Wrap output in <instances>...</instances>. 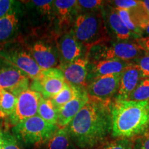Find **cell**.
Segmentation results:
<instances>
[{"instance_id": "1", "label": "cell", "mask_w": 149, "mask_h": 149, "mask_svg": "<svg viewBox=\"0 0 149 149\" xmlns=\"http://www.w3.org/2000/svg\"><path fill=\"white\" fill-rule=\"evenodd\" d=\"M112 102L89 96L88 102L67 126L70 139L78 148H94L112 133Z\"/></svg>"}, {"instance_id": "2", "label": "cell", "mask_w": 149, "mask_h": 149, "mask_svg": "<svg viewBox=\"0 0 149 149\" xmlns=\"http://www.w3.org/2000/svg\"><path fill=\"white\" fill-rule=\"evenodd\" d=\"M111 116L113 137L137 138L149 130V100H113Z\"/></svg>"}, {"instance_id": "3", "label": "cell", "mask_w": 149, "mask_h": 149, "mask_svg": "<svg viewBox=\"0 0 149 149\" xmlns=\"http://www.w3.org/2000/svg\"><path fill=\"white\" fill-rule=\"evenodd\" d=\"M72 30L78 42L88 51L97 44L111 40L102 10L79 13Z\"/></svg>"}, {"instance_id": "4", "label": "cell", "mask_w": 149, "mask_h": 149, "mask_svg": "<svg viewBox=\"0 0 149 149\" xmlns=\"http://www.w3.org/2000/svg\"><path fill=\"white\" fill-rule=\"evenodd\" d=\"M146 52L137 40H109L89 49L86 53L89 63L96 61L120 59L133 61L144 55Z\"/></svg>"}, {"instance_id": "5", "label": "cell", "mask_w": 149, "mask_h": 149, "mask_svg": "<svg viewBox=\"0 0 149 149\" xmlns=\"http://www.w3.org/2000/svg\"><path fill=\"white\" fill-rule=\"evenodd\" d=\"M58 128L35 115L12 127V133L26 146L40 147L47 144Z\"/></svg>"}, {"instance_id": "6", "label": "cell", "mask_w": 149, "mask_h": 149, "mask_svg": "<svg viewBox=\"0 0 149 149\" xmlns=\"http://www.w3.org/2000/svg\"><path fill=\"white\" fill-rule=\"evenodd\" d=\"M0 57L8 61L32 81L38 79L43 70L37 65L29 50L22 47L7 48L0 51Z\"/></svg>"}, {"instance_id": "7", "label": "cell", "mask_w": 149, "mask_h": 149, "mask_svg": "<svg viewBox=\"0 0 149 149\" xmlns=\"http://www.w3.org/2000/svg\"><path fill=\"white\" fill-rule=\"evenodd\" d=\"M65 83L62 70L53 68L43 70L40 77L32 81L30 88L40 93L43 98L52 99L62 90Z\"/></svg>"}, {"instance_id": "8", "label": "cell", "mask_w": 149, "mask_h": 149, "mask_svg": "<svg viewBox=\"0 0 149 149\" xmlns=\"http://www.w3.org/2000/svg\"><path fill=\"white\" fill-rule=\"evenodd\" d=\"M41 98L42 96L40 93L30 88L22 91L17 97L13 113L6 120L7 124L13 127L24 120L37 115Z\"/></svg>"}, {"instance_id": "9", "label": "cell", "mask_w": 149, "mask_h": 149, "mask_svg": "<svg viewBox=\"0 0 149 149\" xmlns=\"http://www.w3.org/2000/svg\"><path fill=\"white\" fill-rule=\"evenodd\" d=\"M30 79L8 61L0 57V88L18 96L30 88Z\"/></svg>"}, {"instance_id": "10", "label": "cell", "mask_w": 149, "mask_h": 149, "mask_svg": "<svg viewBox=\"0 0 149 149\" xmlns=\"http://www.w3.org/2000/svg\"><path fill=\"white\" fill-rule=\"evenodd\" d=\"M105 25L111 40L117 41H133L138 37L124 25L116 9L107 3L102 9Z\"/></svg>"}, {"instance_id": "11", "label": "cell", "mask_w": 149, "mask_h": 149, "mask_svg": "<svg viewBox=\"0 0 149 149\" xmlns=\"http://www.w3.org/2000/svg\"><path fill=\"white\" fill-rule=\"evenodd\" d=\"M29 51L42 70L59 67L60 61L57 46H54L46 41L38 40L30 46Z\"/></svg>"}, {"instance_id": "12", "label": "cell", "mask_w": 149, "mask_h": 149, "mask_svg": "<svg viewBox=\"0 0 149 149\" xmlns=\"http://www.w3.org/2000/svg\"><path fill=\"white\" fill-rule=\"evenodd\" d=\"M59 68L62 70L66 82L77 88L86 89L89 74V61L86 55Z\"/></svg>"}, {"instance_id": "13", "label": "cell", "mask_w": 149, "mask_h": 149, "mask_svg": "<svg viewBox=\"0 0 149 149\" xmlns=\"http://www.w3.org/2000/svg\"><path fill=\"white\" fill-rule=\"evenodd\" d=\"M120 75L103 76L91 80L86 88L88 95L102 100H112L118 91Z\"/></svg>"}, {"instance_id": "14", "label": "cell", "mask_w": 149, "mask_h": 149, "mask_svg": "<svg viewBox=\"0 0 149 149\" xmlns=\"http://www.w3.org/2000/svg\"><path fill=\"white\" fill-rule=\"evenodd\" d=\"M60 65L65 66L82 56V46L78 42L71 29L59 37L57 42Z\"/></svg>"}, {"instance_id": "15", "label": "cell", "mask_w": 149, "mask_h": 149, "mask_svg": "<svg viewBox=\"0 0 149 149\" xmlns=\"http://www.w3.org/2000/svg\"><path fill=\"white\" fill-rule=\"evenodd\" d=\"M88 99L89 95L86 89L78 88L75 96L59 109L57 126L59 128H64L68 126L88 102Z\"/></svg>"}, {"instance_id": "16", "label": "cell", "mask_w": 149, "mask_h": 149, "mask_svg": "<svg viewBox=\"0 0 149 149\" xmlns=\"http://www.w3.org/2000/svg\"><path fill=\"white\" fill-rule=\"evenodd\" d=\"M133 61L110 59L89 63L88 83L95 78L107 75L119 74L128 68Z\"/></svg>"}, {"instance_id": "17", "label": "cell", "mask_w": 149, "mask_h": 149, "mask_svg": "<svg viewBox=\"0 0 149 149\" xmlns=\"http://www.w3.org/2000/svg\"><path fill=\"white\" fill-rule=\"evenodd\" d=\"M142 79L139 69L133 62L121 73L120 86L114 100H128Z\"/></svg>"}, {"instance_id": "18", "label": "cell", "mask_w": 149, "mask_h": 149, "mask_svg": "<svg viewBox=\"0 0 149 149\" xmlns=\"http://www.w3.org/2000/svg\"><path fill=\"white\" fill-rule=\"evenodd\" d=\"M53 3L55 16L58 20L59 26L66 29L78 15L77 0H56Z\"/></svg>"}, {"instance_id": "19", "label": "cell", "mask_w": 149, "mask_h": 149, "mask_svg": "<svg viewBox=\"0 0 149 149\" xmlns=\"http://www.w3.org/2000/svg\"><path fill=\"white\" fill-rule=\"evenodd\" d=\"M19 19L16 11L13 10L0 19V42L10 39L18 28Z\"/></svg>"}, {"instance_id": "20", "label": "cell", "mask_w": 149, "mask_h": 149, "mask_svg": "<svg viewBox=\"0 0 149 149\" xmlns=\"http://www.w3.org/2000/svg\"><path fill=\"white\" fill-rule=\"evenodd\" d=\"M37 115L46 122L57 125L59 110L54 105L51 99H45L42 97L37 109Z\"/></svg>"}, {"instance_id": "21", "label": "cell", "mask_w": 149, "mask_h": 149, "mask_svg": "<svg viewBox=\"0 0 149 149\" xmlns=\"http://www.w3.org/2000/svg\"><path fill=\"white\" fill-rule=\"evenodd\" d=\"M17 97L10 91L1 89L0 95V118L7 120L15 109Z\"/></svg>"}, {"instance_id": "22", "label": "cell", "mask_w": 149, "mask_h": 149, "mask_svg": "<svg viewBox=\"0 0 149 149\" xmlns=\"http://www.w3.org/2000/svg\"><path fill=\"white\" fill-rule=\"evenodd\" d=\"M70 137L67 126L59 128L46 144V149H68Z\"/></svg>"}, {"instance_id": "23", "label": "cell", "mask_w": 149, "mask_h": 149, "mask_svg": "<svg viewBox=\"0 0 149 149\" xmlns=\"http://www.w3.org/2000/svg\"><path fill=\"white\" fill-rule=\"evenodd\" d=\"M78 88L70 85L68 82L65 83L64 88L58 94L51 99L52 102L57 109H61L63 106L70 102L75 96Z\"/></svg>"}, {"instance_id": "24", "label": "cell", "mask_w": 149, "mask_h": 149, "mask_svg": "<svg viewBox=\"0 0 149 149\" xmlns=\"http://www.w3.org/2000/svg\"><path fill=\"white\" fill-rule=\"evenodd\" d=\"M116 9L117 13L120 15L121 19L124 25L128 28L130 31L135 34L139 39L141 38V32L139 27L137 26V22L132 10H123V9ZM138 39V40H139Z\"/></svg>"}, {"instance_id": "25", "label": "cell", "mask_w": 149, "mask_h": 149, "mask_svg": "<svg viewBox=\"0 0 149 149\" xmlns=\"http://www.w3.org/2000/svg\"><path fill=\"white\" fill-rule=\"evenodd\" d=\"M128 100L137 102L149 100V79L144 78L141 79Z\"/></svg>"}, {"instance_id": "26", "label": "cell", "mask_w": 149, "mask_h": 149, "mask_svg": "<svg viewBox=\"0 0 149 149\" xmlns=\"http://www.w3.org/2000/svg\"><path fill=\"white\" fill-rule=\"evenodd\" d=\"M106 4L107 1L102 0H77L78 14L102 10Z\"/></svg>"}, {"instance_id": "27", "label": "cell", "mask_w": 149, "mask_h": 149, "mask_svg": "<svg viewBox=\"0 0 149 149\" xmlns=\"http://www.w3.org/2000/svg\"><path fill=\"white\" fill-rule=\"evenodd\" d=\"M53 1L51 0H33L31 3L42 16L51 19L53 17H55Z\"/></svg>"}, {"instance_id": "28", "label": "cell", "mask_w": 149, "mask_h": 149, "mask_svg": "<svg viewBox=\"0 0 149 149\" xmlns=\"http://www.w3.org/2000/svg\"><path fill=\"white\" fill-rule=\"evenodd\" d=\"M107 3L111 6L117 9L133 10L140 6L141 1L137 0H115L107 1Z\"/></svg>"}, {"instance_id": "29", "label": "cell", "mask_w": 149, "mask_h": 149, "mask_svg": "<svg viewBox=\"0 0 149 149\" xmlns=\"http://www.w3.org/2000/svg\"><path fill=\"white\" fill-rule=\"evenodd\" d=\"M101 149H134L133 139L120 138L106 144Z\"/></svg>"}, {"instance_id": "30", "label": "cell", "mask_w": 149, "mask_h": 149, "mask_svg": "<svg viewBox=\"0 0 149 149\" xmlns=\"http://www.w3.org/2000/svg\"><path fill=\"white\" fill-rule=\"evenodd\" d=\"M3 149H23L19 141L13 133L8 131H3Z\"/></svg>"}, {"instance_id": "31", "label": "cell", "mask_w": 149, "mask_h": 149, "mask_svg": "<svg viewBox=\"0 0 149 149\" xmlns=\"http://www.w3.org/2000/svg\"><path fill=\"white\" fill-rule=\"evenodd\" d=\"M133 62L139 69L143 79H149V55L145 54L144 55L134 60Z\"/></svg>"}, {"instance_id": "32", "label": "cell", "mask_w": 149, "mask_h": 149, "mask_svg": "<svg viewBox=\"0 0 149 149\" xmlns=\"http://www.w3.org/2000/svg\"><path fill=\"white\" fill-rule=\"evenodd\" d=\"M137 25L141 32V38L149 37V17L144 12L139 15L137 19Z\"/></svg>"}, {"instance_id": "33", "label": "cell", "mask_w": 149, "mask_h": 149, "mask_svg": "<svg viewBox=\"0 0 149 149\" xmlns=\"http://www.w3.org/2000/svg\"><path fill=\"white\" fill-rule=\"evenodd\" d=\"M134 149H149V130L135 139Z\"/></svg>"}, {"instance_id": "34", "label": "cell", "mask_w": 149, "mask_h": 149, "mask_svg": "<svg viewBox=\"0 0 149 149\" xmlns=\"http://www.w3.org/2000/svg\"><path fill=\"white\" fill-rule=\"evenodd\" d=\"M14 2L12 0H0V19L13 10Z\"/></svg>"}, {"instance_id": "35", "label": "cell", "mask_w": 149, "mask_h": 149, "mask_svg": "<svg viewBox=\"0 0 149 149\" xmlns=\"http://www.w3.org/2000/svg\"><path fill=\"white\" fill-rule=\"evenodd\" d=\"M137 42L143 48L146 53L149 55V37L139 39V40H137Z\"/></svg>"}, {"instance_id": "36", "label": "cell", "mask_w": 149, "mask_h": 149, "mask_svg": "<svg viewBox=\"0 0 149 149\" xmlns=\"http://www.w3.org/2000/svg\"><path fill=\"white\" fill-rule=\"evenodd\" d=\"M141 7L147 16L149 17V0L141 1Z\"/></svg>"}, {"instance_id": "37", "label": "cell", "mask_w": 149, "mask_h": 149, "mask_svg": "<svg viewBox=\"0 0 149 149\" xmlns=\"http://www.w3.org/2000/svg\"><path fill=\"white\" fill-rule=\"evenodd\" d=\"M3 130L0 129V149H3V139H2Z\"/></svg>"}]
</instances>
